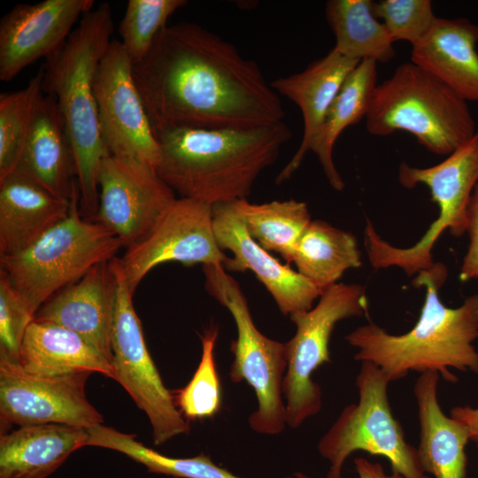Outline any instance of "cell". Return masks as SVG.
I'll list each match as a JSON object with an SVG mask.
<instances>
[{
	"mask_svg": "<svg viewBox=\"0 0 478 478\" xmlns=\"http://www.w3.org/2000/svg\"><path fill=\"white\" fill-rule=\"evenodd\" d=\"M133 75L155 136L177 128L251 129L283 121L256 62L204 27H164Z\"/></svg>",
	"mask_w": 478,
	"mask_h": 478,
	"instance_id": "6da1fadb",
	"label": "cell"
},
{
	"mask_svg": "<svg viewBox=\"0 0 478 478\" xmlns=\"http://www.w3.org/2000/svg\"><path fill=\"white\" fill-rule=\"evenodd\" d=\"M292 136L282 121L251 129L177 128L156 138L159 178L181 197L210 205L247 199Z\"/></svg>",
	"mask_w": 478,
	"mask_h": 478,
	"instance_id": "7a4b0ae2",
	"label": "cell"
},
{
	"mask_svg": "<svg viewBox=\"0 0 478 478\" xmlns=\"http://www.w3.org/2000/svg\"><path fill=\"white\" fill-rule=\"evenodd\" d=\"M448 275L442 263L421 271L412 284L426 288L419 320L408 332L392 335L375 323L358 327L345 340L358 351L355 360L380 367L389 381L405 378L410 371L439 374L446 382H457L450 368L478 374V294L451 308L444 305L439 289Z\"/></svg>",
	"mask_w": 478,
	"mask_h": 478,
	"instance_id": "3957f363",
	"label": "cell"
},
{
	"mask_svg": "<svg viewBox=\"0 0 478 478\" xmlns=\"http://www.w3.org/2000/svg\"><path fill=\"white\" fill-rule=\"evenodd\" d=\"M112 31L111 5L101 4L82 16L42 66V92L55 97L73 150L82 216L96 215L99 169L109 154L101 135L94 80Z\"/></svg>",
	"mask_w": 478,
	"mask_h": 478,
	"instance_id": "277c9868",
	"label": "cell"
},
{
	"mask_svg": "<svg viewBox=\"0 0 478 478\" xmlns=\"http://www.w3.org/2000/svg\"><path fill=\"white\" fill-rule=\"evenodd\" d=\"M365 119L371 135L407 132L437 155L448 156L477 131L467 102L412 61L377 84Z\"/></svg>",
	"mask_w": 478,
	"mask_h": 478,
	"instance_id": "5b68a950",
	"label": "cell"
},
{
	"mask_svg": "<svg viewBox=\"0 0 478 478\" xmlns=\"http://www.w3.org/2000/svg\"><path fill=\"white\" fill-rule=\"evenodd\" d=\"M80 212L78 183L69 215L25 251L0 257V273L30 314L58 292L84 276L93 266L116 257L120 240L102 224Z\"/></svg>",
	"mask_w": 478,
	"mask_h": 478,
	"instance_id": "8992f818",
	"label": "cell"
},
{
	"mask_svg": "<svg viewBox=\"0 0 478 478\" xmlns=\"http://www.w3.org/2000/svg\"><path fill=\"white\" fill-rule=\"evenodd\" d=\"M398 181L405 189L426 185L438 207L437 218L424 235L408 248L395 247L383 240L367 219L365 247L374 268L397 266L412 276L434 265L432 251L445 230L455 237L466 232L467 206L478 182V130L436 166L420 168L402 162Z\"/></svg>",
	"mask_w": 478,
	"mask_h": 478,
	"instance_id": "52a82bcc",
	"label": "cell"
},
{
	"mask_svg": "<svg viewBox=\"0 0 478 478\" xmlns=\"http://www.w3.org/2000/svg\"><path fill=\"white\" fill-rule=\"evenodd\" d=\"M389 381L376 365L361 362L356 377L357 403L345 406L318 443L328 461L327 478H341L344 462L357 451L387 459L392 472L405 478H430L422 468L418 449L406 442L388 396Z\"/></svg>",
	"mask_w": 478,
	"mask_h": 478,
	"instance_id": "ba28073f",
	"label": "cell"
},
{
	"mask_svg": "<svg viewBox=\"0 0 478 478\" xmlns=\"http://www.w3.org/2000/svg\"><path fill=\"white\" fill-rule=\"evenodd\" d=\"M208 294L232 315L237 332L230 343L234 360L229 378L246 382L255 391L258 407L249 417L257 433L278 435L286 425L282 382L287 368L285 343L263 335L256 327L239 283L220 265L203 266Z\"/></svg>",
	"mask_w": 478,
	"mask_h": 478,
	"instance_id": "9c48e42d",
	"label": "cell"
},
{
	"mask_svg": "<svg viewBox=\"0 0 478 478\" xmlns=\"http://www.w3.org/2000/svg\"><path fill=\"white\" fill-rule=\"evenodd\" d=\"M366 314L365 288L337 282L322 290L314 307L289 316L296 333L285 343L287 368L282 382L289 427L297 428L321 409V389L312 374L320 366L331 362L329 342L335 325L343 320Z\"/></svg>",
	"mask_w": 478,
	"mask_h": 478,
	"instance_id": "30bf717a",
	"label": "cell"
},
{
	"mask_svg": "<svg viewBox=\"0 0 478 478\" xmlns=\"http://www.w3.org/2000/svg\"><path fill=\"white\" fill-rule=\"evenodd\" d=\"M117 277V297L112 332V366L114 380L130 395L150 420L152 439L160 445L190 430L188 420L177 408L150 355L140 319L132 301L121 267L120 258H113Z\"/></svg>",
	"mask_w": 478,
	"mask_h": 478,
	"instance_id": "8fae6325",
	"label": "cell"
},
{
	"mask_svg": "<svg viewBox=\"0 0 478 478\" xmlns=\"http://www.w3.org/2000/svg\"><path fill=\"white\" fill-rule=\"evenodd\" d=\"M94 91L103 142L109 154L156 170L160 147L137 89L133 64L112 40L96 72Z\"/></svg>",
	"mask_w": 478,
	"mask_h": 478,
	"instance_id": "7c38bea8",
	"label": "cell"
},
{
	"mask_svg": "<svg viewBox=\"0 0 478 478\" xmlns=\"http://www.w3.org/2000/svg\"><path fill=\"white\" fill-rule=\"evenodd\" d=\"M220 248L213 228L212 206L191 198H176L149 234L127 248L120 258L122 271L134 294L143 277L157 266L179 262L220 265L230 261Z\"/></svg>",
	"mask_w": 478,
	"mask_h": 478,
	"instance_id": "4fadbf2b",
	"label": "cell"
},
{
	"mask_svg": "<svg viewBox=\"0 0 478 478\" xmlns=\"http://www.w3.org/2000/svg\"><path fill=\"white\" fill-rule=\"evenodd\" d=\"M91 373L39 376L19 363L0 359L1 434L12 425L61 424L89 428L104 421L88 401L85 384Z\"/></svg>",
	"mask_w": 478,
	"mask_h": 478,
	"instance_id": "5bb4252c",
	"label": "cell"
},
{
	"mask_svg": "<svg viewBox=\"0 0 478 478\" xmlns=\"http://www.w3.org/2000/svg\"><path fill=\"white\" fill-rule=\"evenodd\" d=\"M99 202L95 221L128 248L144 238L176 199L156 170L108 154L98 175Z\"/></svg>",
	"mask_w": 478,
	"mask_h": 478,
	"instance_id": "9a60e30c",
	"label": "cell"
},
{
	"mask_svg": "<svg viewBox=\"0 0 478 478\" xmlns=\"http://www.w3.org/2000/svg\"><path fill=\"white\" fill-rule=\"evenodd\" d=\"M93 5V0L17 4L0 21V80L10 81L30 64L51 55Z\"/></svg>",
	"mask_w": 478,
	"mask_h": 478,
	"instance_id": "2e32d148",
	"label": "cell"
},
{
	"mask_svg": "<svg viewBox=\"0 0 478 478\" xmlns=\"http://www.w3.org/2000/svg\"><path fill=\"white\" fill-rule=\"evenodd\" d=\"M212 217L220 248L234 255L226 270L252 271L285 315L312 308L321 291L288 264H281L249 235L234 202L212 205Z\"/></svg>",
	"mask_w": 478,
	"mask_h": 478,
	"instance_id": "e0dca14e",
	"label": "cell"
},
{
	"mask_svg": "<svg viewBox=\"0 0 478 478\" xmlns=\"http://www.w3.org/2000/svg\"><path fill=\"white\" fill-rule=\"evenodd\" d=\"M117 297L112 259L93 266L36 312L34 320L65 327L87 340L112 364V332Z\"/></svg>",
	"mask_w": 478,
	"mask_h": 478,
	"instance_id": "ac0fdd59",
	"label": "cell"
},
{
	"mask_svg": "<svg viewBox=\"0 0 478 478\" xmlns=\"http://www.w3.org/2000/svg\"><path fill=\"white\" fill-rule=\"evenodd\" d=\"M71 199L16 169L0 180V257L19 253L63 221Z\"/></svg>",
	"mask_w": 478,
	"mask_h": 478,
	"instance_id": "d6986e66",
	"label": "cell"
},
{
	"mask_svg": "<svg viewBox=\"0 0 478 478\" xmlns=\"http://www.w3.org/2000/svg\"><path fill=\"white\" fill-rule=\"evenodd\" d=\"M333 49L302 72L275 79L270 85L296 104L303 115L304 132L296 153L278 173L275 183L288 181L299 168L333 100L349 74L358 65Z\"/></svg>",
	"mask_w": 478,
	"mask_h": 478,
	"instance_id": "ffe728a7",
	"label": "cell"
},
{
	"mask_svg": "<svg viewBox=\"0 0 478 478\" xmlns=\"http://www.w3.org/2000/svg\"><path fill=\"white\" fill-rule=\"evenodd\" d=\"M478 25L466 19L437 18L412 46L411 61L439 79L466 102H478Z\"/></svg>",
	"mask_w": 478,
	"mask_h": 478,
	"instance_id": "44dd1931",
	"label": "cell"
},
{
	"mask_svg": "<svg viewBox=\"0 0 478 478\" xmlns=\"http://www.w3.org/2000/svg\"><path fill=\"white\" fill-rule=\"evenodd\" d=\"M53 194L70 200L75 164L66 125L55 97L42 94L16 168Z\"/></svg>",
	"mask_w": 478,
	"mask_h": 478,
	"instance_id": "7402d4cb",
	"label": "cell"
},
{
	"mask_svg": "<svg viewBox=\"0 0 478 478\" xmlns=\"http://www.w3.org/2000/svg\"><path fill=\"white\" fill-rule=\"evenodd\" d=\"M438 381L439 374L426 371L413 387L420 428V460L425 473L435 478H466L469 433L461 422L443 413Z\"/></svg>",
	"mask_w": 478,
	"mask_h": 478,
	"instance_id": "603a6c76",
	"label": "cell"
},
{
	"mask_svg": "<svg viewBox=\"0 0 478 478\" xmlns=\"http://www.w3.org/2000/svg\"><path fill=\"white\" fill-rule=\"evenodd\" d=\"M87 428L61 424L21 426L0 436V478H47L76 450Z\"/></svg>",
	"mask_w": 478,
	"mask_h": 478,
	"instance_id": "cb8c5ba5",
	"label": "cell"
},
{
	"mask_svg": "<svg viewBox=\"0 0 478 478\" xmlns=\"http://www.w3.org/2000/svg\"><path fill=\"white\" fill-rule=\"evenodd\" d=\"M19 364L39 376L97 372L114 379L111 362L82 336L65 327L34 320L23 336Z\"/></svg>",
	"mask_w": 478,
	"mask_h": 478,
	"instance_id": "d4e9b609",
	"label": "cell"
},
{
	"mask_svg": "<svg viewBox=\"0 0 478 478\" xmlns=\"http://www.w3.org/2000/svg\"><path fill=\"white\" fill-rule=\"evenodd\" d=\"M376 86V62L360 61L343 82L310 145L335 190H343L344 183L333 159L335 143L345 128L366 118Z\"/></svg>",
	"mask_w": 478,
	"mask_h": 478,
	"instance_id": "484cf974",
	"label": "cell"
},
{
	"mask_svg": "<svg viewBox=\"0 0 478 478\" xmlns=\"http://www.w3.org/2000/svg\"><path fill=\"white\" fill-rule=\"evenodd\" d=\"M292 263L321 292L337 283L346 270L362 265L356 236L320 220H311L304 230Z\"/></svg>",
	"mask_w": 478,
	"mask_h": 478,
	"instance_id": "4316f807",
	"label": "cell"
},
{
	"mask_svg": "<svg viewBox=\"0 0 478 478\" xmlns=\"http://www.w3.org/2000/svg\"><path fill=\"white\" fill-rule=\"evenodd\" d=\"M326 17L335 35L333 50L352 60L389 62L396 55L394 41L374 14L371 0H329Z\"/></svg>",
	"mask_w": 478,
	"mask_h": 478,
	"instance_id": "83f0119b",
	"label": "cell"
},
{
	"mask_svg": "<svg viewBox=\"0 0 478 478\" xmlns=\"http://www.w3.org/2000/svg\"><path fill=\"white\" fill-rule=\"evenodd\" d=\"M249 235L267 251L292 263L296 244L311 222L305 202L289 199L252 204L247 199L234 201Z\"/></svg>",
	"mask_w": 478,
	"mask_h": 478,
	"instance_id": "f1b7e54d",
	"label": "cell"
},
{
	"mask_svg": "<svg viewBox=\"0 0 478 478\" xmlns=\"http://www.w3.org/2000/svg\"><path fill=\"white\" fill-rule=\"evenodd\" d=\"M88 432L87 445L119 451L143 465L150 473L178 478H242L214 464L204 453L191 458L168 457L137 441L135 435L103 424L88 428Z\"/></svg>",
	"mask_w": 478,
	"mask_h": 478,
	"instance_id": "f546056e",
	"label": "cell"
},
{
	"mask_svg": "<svg viewBox=\"0 0 478 478\" xmlns=\"http://www.w3.org/2000/svg\"><path fill=\"white\" fill-rule=\"evenodd\" d=\"M43 66L21 90L0 96V180L19 166L42 94Z\"/></svg>",
	"mask_w": 478,
	"mask_h": 478,
	"instance_id": "4dcf8cb0",
	"label": "cell"
},
{
	"mask_svg": "<svg viewBox=\"0 0 478 478\" xmlns=\"http://www.w3.org/2000/svg\"><path fill=\"white\" fill-rule=\"evenodd\" d=\"M217 326H211L201 336L202 354L191 380L182 389L172 391L175 405L187 420H202L216 415L221 406V387L214 360Z\"/></svg>",
	"mask_w": 478,
	"mask_h": 478,
	"instance_id": "1f68e13d",
	"label": "cell"
},
{
	"mask_svg": "<svg viewBox=\"0 0 478 478\" xmlns=\"http://www.w3.org/2000/svg\"><path fill=\"white\" fill-rule=\"evenodd\" d=\"M188 4L185 0H129L120 24L121 44L133 65L150 51L169 17Z\"/></svg>",
	"mask_w": 478,
	"mask_h": 478,
	"instance_id": "d6a6232c",
	"label": "cell"
},
{
	"mask_svg": "<svg viewBox=\"0 0 478 478\" xmlns=\"http://www.w3.org/2000/svg\"><path fill=\"white\" fill-rule=\"evenodd\" d=\"M374 14L382 20L394 42L406 41L412 46L428 35L437 19L429 0L374 2Z\"/></svg>",
	"mask_w": 478,
	"mask_h": 478,
	"instance_id": "836d02e7",
	"label": "cell"
},
{
	"mask_svg": "<svg viewBox=\"0 0 478 478\" xmlns=\"http://www.w3.org/2000/svg\"><path fill=\"white\" fill-rule=\"evenodd\" d=\"M34 317L0 273V359L19 363L25 331Z\"/></svg>",
	"mask_w": 478,
	"mask_h": 478,
	"instance_id": "e575fe53",
	"label": "cell"
},
{
	"mask_svg": "<svg viewBox=\"0 0 478 478\" xmlns=\"http://www.w3.org/2000/svg\"><path fill=\"white\" fill-rule=\"evenodd\" d=\"M466 232L469 235V245L459 271V279L462 281L478 278V182L467 206Z\"/></svg>",
	"mask_w": 478,
	"mask_h": 478,
	"instance_id": "d590c367",
	"label": "cell"
},
{
	"mask_svg": "<svg viewBox=\"0 0 478 478\" xmlns=\"http://www.w3.org/2000/svg\"><path fill=\"white\" fill-rule=\"evenodd\" d=\"M354 465L359 478H405L397 472H392L390 474H386L380 463L371 462L365 458H356ZM294 475L297 478H311L302 473H296Z\"/></svg>",
	"mask_w": 478,
	"mask_h": 478,
	"instance_id": "8d00e7d4",
	"label": "cell"
},
{
	"mask_svg": "<svg viewBox=\"0 0 478 478\" xmlns=\"http://www.w3.org/2000/svg\"><path fill=\"white\" fill-rule=\"evenodd\" d=\"M450 416L467 428L470 441L474 442L478 449V407L455 406L451 409Z\"/></svg>",
	"mask_w": 478,
	"mask_h": 478,
	"instance_id": "74e56055",
	"label": "cell"
}]
</instances>
